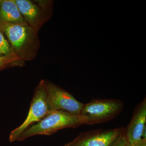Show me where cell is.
<instances>
[{
	"mask_svg": "<svg viewBox=\"0 0 146 146\" xmlns=\"http://www.w3.org/2000/svg\"><path fill=\"white\" fill-rule=\"evenodd\" d=\"M124 127L82 132L70 143V146H111L125 131Z\"/></svg>",
	"mask_w": 146,
	"mask_h": 146,
	"instance_id": "6",
	"label": "cell"
},
{
	"mask_svg": "<svg viewBox=\"0 0 146 146\" xmlns=\"http://www.w3.org/2000/svg\"><path fill=\"white\" fill-rule=\"evenodd\" d=\"M134 146H146V138H143L137 143L134 145Z\"/></svg>",
	"mask_w": 146,
	"mask_h": 146,
	"instance_id": "14",
	"label": "cell"
},
{
	"mask_svg": "<svg viewBox=\"0 0 146 146\" xmlns=\"http://www.w3.org/2000/svg\"><path fill=\"white\" fill-rule=\"evenodd\" d=\"M127 142L126 138L125 132L118 138L111 146H126Z\"/></svg>",
	"mask_w": 146,
	"mask_h": 146,
	"instance_id": "13",
	"label": "cell"
},
{
	"mask_svg": "<svg viewBox=\"0 0 146 146\" xmlns=\"http://www.w3.org/2000/svg\"><path fill=\"white\" fill-rule=\"evenodd\" d=\"M15 1L27 23L37 32L50 20L52 15L43 10L33 1Z\"/></svg>",
	"mask_w": 146,
	"mask_h": 146,
	"instance_id": "7",
	"label": "cell"
},
{
	"mask_svg": "<svg viewBox=\"0 0 146 146\" xmlns=\"http://www.w3.org/2000/svg\"><path fill=\"white\" fill-rule=\"evenodd\" d=\"M50 112L47 104L44 80H42L35 89L25 120L21 125L11 132L9 136L10 142L17 141L25 131L43 119Z\"/></svg>",
	"mask_w": 146,
	"mask_h": 146,
	"instance_id": "3",
	"label": "cell"
},
{
	"mask_svg": "<svg viewBox=\"0 0 146 146\" xmlns=\"http://www.w3.org/2000/svg\"><path fill=\"white\" fill-rule=\"evenodd\" d=\"M33 1L47 13L52 14L53 1L47 0H36Z\"/></svg>",
	"mask_w": 146,
	"mask_h": 146,
	"instance_id": "12",
	"label": "cell"
},
{
	"mask_svg": "<svg viewBox=\"0 0 146 146\" xmlns=\"http://www.w3.org/2000/svg\"><path fill=\"white\" fill-rule=\"evenodd\" d=\"M9 56L17 55L14 53L5 35L0 29V56Z\"/></svg>",
	"mask_w": 146,
	"mask_h": 146,
	"instance_id": "11",
	"label": "cell"
},
{
	"mask_svg": "<svg viewBox=\"0 0 146 146\" xmlns=\"http://www.w3.org/2000/svg\"><path fill=\"white\" fill-rule=\"evenodd\" d=\"M88 125L87 119L82 115H75L61 111L50 112L43 119L30 127L17 141H21L36 135L50 136L66 128H74Z\"/></svg>",
	"mask_w": 146,
	"mask_h": 146,
	"instance_id": "2",
	"label": "cell"
},
{
	"mask_svg": "<svg viewBox=\"0 0 146 146\" xmlns=\"http://www.w3.org/2000/svg\"><path fill=\"white\" fill-rule=\"evenodd\" d=\"M0 23L27 24L15 0H0Z\"/></svg>",
	"mask_w": 146,
	"mask_h": 146,
	"instance_id": "9",
	"label": "cell"
},
{
	"mask_svg": "<svg viewBox=\"0 0 146 146\" xmlns=\"http://www.w3.org/2000/svg\"><path fill=\"white\" fill-rule=\"evenodd\" d=\"M146 100L145 98L136 108L131 121L125 129V135L128 143L135 145L142 138H146Z\"/></svg>",
	"mask_w": 146,
	"mask_h": 146,
	"instance_id": "8",
	"label": "cell"
},
{
	"mask_svg": "<svg viewBox=\"0 0 146 146\" xmlns=\"http://www.w3.org/2000/svg\"><path fill=\"white\" fill-rule=\"evenodd\" d=\"M64 146H70L68 144H66Z\"/></svg>",
	"mask_w": 146,
	"mask_h": 146,
	"instance_id": "16",
	"label": "cell"
},
{
	"mask_svg": "<svg viewBox=\"0 0 146 146\" xmlns=\"http://www.w3.org/2000/svg\"><path fill=\"white\" fill-rule=\"evenodd\" d=\"M126 146H134V145H131L127 143V145Z\"/></svg>",
	"mask_w": 146,
	"mask_h": 146,
	"instance_id": "15",
	"label": "cell"
},
{
	"mask_svg": "<svg viewBox=\"0 0 146 146\" xmlns=\"http://www.w3.org/2000/svg\"><path fill=\"white\" fill-rule=\"evenodd\" d=\"M44 80L46 100L50 112L58 111L80 115L84 104L68 91L49 80Z\"/></svg>",
	"mask_w": 146,
	"mask_h": 146,
	"instance_id": "5",
	"label": "cell"
},
{
	"mask_svg": "<svg viewBox=\"0 0 146 146\" xmlns=\"http://www.w3.org/2000/svg\"><path fill=\"white\" fill-rule=\"evenodd\" d=\"M25 62L17 56H0V72L12 67H23Z\"/></svg>",
	"mask_w": 146,
	"mask_h": 146,
	"instance_id": "10",
	"label": "cell"
},
{
	"mask_svg": "<svg viewBox=\"0 0 146 146\" xmlns=\"http://www.w3.org/2000/svg\"><path fill=\"white\" fill-rule=\"evenodd\" d=\"M123 107V103L120 100L94 99L84 104L80 115L87 119L88 125H94L115 118Z\"/></svg>",
	"mask_w": 146,
	"mask_h": 146,
	"instance_id": "4",
	"label": "cell"
},
{
	"mask_svg": "<svg viewBox=\"0 0 146 146\" xmlns=\"http://www.w3.org/2000/svg\"><path fill=\"white\" fill-rule=\"evenodd\" d=\"M0 29L23 61H31L36 57L40 48L38 32L27 24L0 23Z\"/></svg>",
	"mask_w": 146,
	"mask_h": 146,
	"instance_id": "1",
	"label": "cell"
}]
</instances>
